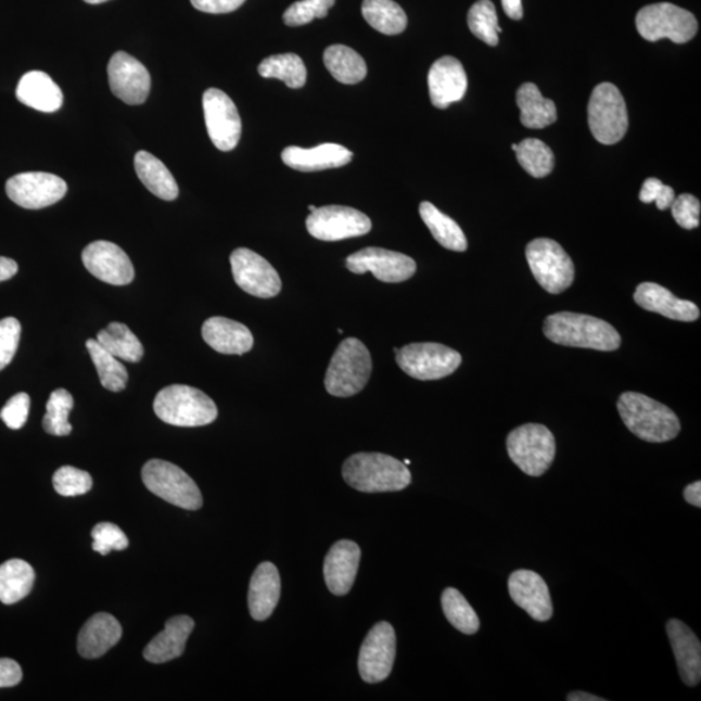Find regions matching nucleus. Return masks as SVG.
Returning <instances> with one entry per match:
<instances>
[{
	"label": "nucleus",
	"mask_w": 701,
	"mask_h": 701,
	"mask_svg": "<svg viewBox=\"0 0 701 701\" xmlns=\"http://www.w3.org/2000/svg\"><path fill=\"white\" fill-rule=\"evenodd\" d=\"M342 474L347 485L369 494L402 492L412 482V474L405 462L374 453L351 456L343 464Z\"/></svg>",
	"instance_id": "obj_1"
},
{
	"label": "nucleus",
	"mask_w": 701,
	"mask_h": 701,
	"mask_svg": "<svg viewBox=\"0 0 701 701\" xmlns=\"http://www.w3.org/2000/svg\"><path fill=\"white\" fill-rule=\"evenodd\" d=\"M544 333L557 345L566 347L590 348L597 351H616L621 346V335L611 323L597 317L559 313L548 316Z\"/></svg>",
	"instance_id": "obj_2"
},
{
	"label": "nucleus",
	"mask_w": 701,
	"mask_h": 701,
	"mask_svg": "<svg viewBox=\"0 0 701 701\" xmlns=\"http://www.w3.org/2000/svg\"><path fill=\"white\" fill-rule=\"evenodd\" d=\"M619 413L627 429L639 439L665 443L677 438L680 422L670 407L639 393L627 392L620 396Z\"/></svg>",
	"instance_id": "obj_3"
},
{
	"label": "nucleus",
	"mask_w": 701,
	"mask_h": 701,
	"mask_svg": "<svg viewBox=\"0 0 701 701\" xmlns=\"http://www.w3.org/2000/svg\"><path fill=\"white\" fill-rule=\"evenodd\" d=\"M158 419L181 428L206 426L217 419V407L207 394L187 385H171L158 392L154 402Z\"/></svg>",
	"instance_id": "obj_4"
},
{
	"label": "nucleus",
	"mask_w": 701,
	"mask_h": 701,
	"mask_svg": "<svg viewBox=\"0 0 701 701\" xmlns=\"http://www.w3.org/2000/svg\"><path fill=\"white\" fill-rule=\"evenodd\" d=\"M372 369V357L361 341H343L329 364L326 377L328 393L339 398H348L360 393L367 386Z\"/></svg>",
	"instance_id": "obj_5"
},
{
	"label": "nucleus",
	"mask_w": 701,
	"mask_h": 701,
	"mask_svg": "<svg viewBox=\"0 0 701 701\" xmlns=\"http://www.w3.org/2000/svg\"><path fill=\"white\" fill-rule=\"evenodd\" d=\"M509 458L531 477H540L551 468L557 441L551 430L540 423H526L508 434Z\"/></svg>",
	"instance_id": "obj_6"
},
{
	"label": "nucleus",
	"mask_w": 701,
	"mask_h": 701,
	"mask_svg": "<svg viewBox=\"0 0 701 701\" xmlns=\"http://www.w3.org/2000/svg\"><path fill=\"white\" fill-rule=\"evenodd\" d=\"M142 481L148 490L176 507L197 511L203 496L193 479L180 467L164 460H150L142 469Z\"/></svg>",
	"instance_id": "obj_7"
},
{
	"label": "nucleus",
	"mask_w": 701,
	"mask_h": 701,
	"mask_svg": "<svg viewBox=\"0 0 701 701\" xmlns=\"http://www.w3.org/2000/svg\"><path fill=\"white\" fill-rule=\"evenodd\" d=\"M588 125L595 140L603 144L619 143L629 129V115L620 90L610 82L594 89L588 102Z\"/></svg>",
	"instance_id": "obj_8"
},
{
	"label": "nucleus",
	"mask_w": 701,
	"mask_h": 701,
	"mask_svg": "<svg viewBox=\"0 0 701 701\" xmlns=\"http://www.w3.org/2000/svg\"><path fill=\"white\" fill-rule=\"evenodd\" d=\"M635 23L639 35L650 42L667 38L674 43H687L697 36L699 29L697 18L690 11L672 3L645 7L638 12Z\"/></svg>",
	"instance_id": "obj_9"
},
{
	"label": "nucleus",
	"mask_w": 701,
	"mask_h": 701,
	"mask_svg": "<svg viewBox=\"0 0 701 701\" xmlns=\"http://www.w3.org/2000/svg\"><path fill=\"white\" fill-rule=\"evenodd\" d=\"M526 259L535 280L550 294H561L572 286L574 264L566 251L550 238L527 244Z\"/></svg>",
	"instance_id": "obj_10"
},
{
	"label": "nucleus",
	"mask_w": 701,
	"mask_h": 701,
	"mask_svg": "<svg viewBox=\"0 0 701 701\" xmlns=\"http://www.w3.org/2000/svg\"><path fill=\"white\" fill-rule=\"evenodd\" d=\"M396 362L408 375L420 381H435L451 375L461 366L462 357L439 343H412L396 351Z\"/></svg>",
	"instance_id": "obj_11"
},
{
	"label": "nucleus",
	"mask_w": 701,
	"mask_h": 701,
	"mask_svg": "<svg viewBox=\"0 0 701 701\" xmlns=\"http://www.w3.org/2000/svg\"><path fill=\"white\" fill-rule=\"evenodd\" d=\"M7 195L17 206L42 209L61 202L68 191L63 178L44 171H26L10 178L5 183Z\"/></svg>",
	"instance_id": "obj_12"
},
{
	"label": "nucleus",
	"mask_w": 701,
	"mask_h": 701,
	"mask_svg": "<svg viewBox=\"0 0 701 701\" xmlns=\"http://www.w3.org/2000/svg\"><path fill=\"white\" fill-rule=\"evenodd\" d=\"M306 224L310 235L327 242L366 235L372 230V221L366 214L343 206L316 208L310 212Z\"/></svg>",
	"instance_id": "obj_13"
},
{
	"label": "nucleus",
	"mask_w": 701,
	"mask_h": 701,
	"mask_svg": "<svg viewBox=\"0 0 701 701\" xmlns=\"http://www.w3.org/2000/svg\"><path fill=\"white\" fill-rule=\"evenodd\" d=\"M204 118L212 143L220 151H231L240 143L241 116L235 104L224 91L212 88L203 95Z\"/></svg>",
	"instance_id": "obj_14"
},
{
	"label": "nucleus",
	"mask_w": 701,
	"mask_h": 701,
	"mask_svg": "<svg viewBox=\"0 0 701 701\" xmlns=\"http://www.w3.org/2000/svg\"><path fill=\"white\" fill-rule=\"evenodd\" d=\"M234 281L247 294L269 299L281 293L282 282L268 260L248 248H237L230 255Z\"/></svg>",
	"instance_id": "obj_15"
},
{
	"label": "nucleus",
	"mask_w": 701,
	"mask_h": 701,
	"mask_svg": "<svg viewBox=\"0 0 701 701\" xmlns=\"http://www.w3.org/2000/svg\"><path fill=\"white\" fill-rule=\"evenodd\" d=\"M346 268L355 275L372 272L377 280L399 283L412 279L418 266L412 257L379 247H368L349 255Z\"/></svg>",
	"instance_id": "obj_16"
},
{
	"label": "nucleus",
	"mask_w": 701,
	"mask_h": 701,
	"mask_svg": "<svg viewBox=\"0 0 701 701\" xmlns=\"http://www.w3.org/2000/svg\"><path fill=\"white\" fill-rule=\"evenodd\" d=\"M396 654L394 627L385 621L375 624L360 648L359 672L368 684L385 680L393 671Z\"/></svg>",
	"instance_id": "obj_17"
},
{
	"label": "nucleus",
	"mask_w": 701,
	"mask_h": 701,
	"mask_svg": "<svg viewBox=\"0 0 701 701\" xmlns=\"http://www.w3.org/2000/svg\"><path fill=\"white\" fill-rule=\"evenodd\" d=\"M82 263L89 272L105 283L125 286L135 280V267L129 256L117 244L97 241L82 251Z\"/></svg>",
	"instance_id": "obj_18"
},
{
	"label": "nucleus",
	"mask_w": 701,
	"mask_h": 701,
	"mask_svg": "<svg viewBox=\"0 0 701 701\" xmlns=\"http://www.w3.org/2000/svg\"><path fill=\"white\" fill-rule=\"evenodd\" d=\"M107 71L111 90L124 103L138 105L149 98L151 76L136 58L118 51L111 58Z\"/></svg>",
	"instance_id": "obj_19"
},
{
	"label": "nucleus",
	"mask_w": 701,
	"mask_h": 701,
	"mask_svg": "<svg viewBox=\"0 0 701 701\" xmlns=\"http://www.w3.org/2000/svg\"><path fill=\"white\" fill-rule=\"evenodd\" d=\"M508 590L521 610L538 623H546L553 616L550 588L538 573L520 569L509 575Z\"/></svg>",
	"instance_id": "obj_20"
},
{
	"label": "nucleus",
	"mask_w": 701,
	"mask_h": 701,
	"mask_svg": "<svg viewBox=\"0 0 701 701\" xmlns=\"http://www.w3.org/2000/svg\"><path fill=\"white\" fill-rule=\"evenodd\" d=\"M430 101L434 107L446 110L464 98L468 89V77L464 67L453 56H443L429 71L428 76Z\"/></svg>",
	"instance_id": "obj_21"
},
{
	"label": "nucleus",
	"mask_w": 701,
	"mask_h": 701,
	"mask_svg": "<svg viewBox=\"0 0 701 701\" xmlns=\"http://www.w3.org/2000/svg\"><path fill=\"white\" fill-rule=\"evenodd\" d=\"M361 551L353 540H340L330 548L323 562V577L330 592L343 597L354 586L359 571Z\"/></svg>",
	"instance_id": "obj_22"
},
{
	"label": "nucleus",
	"mask_w": 701,
	"mask_h": 701,
	"mask_svg": "<svg viewBox=\"0 0 701 701\" xmlns=\"http://www.w3.org/2000/svg\"><path fill=\"white\" fill-rule=\"evenodd\" d=\"M634 301L639 307L667 317V319L693 322L700 317V309L696 303L679 299L670 290L658 283H640L635 290Z\"/></svg>",
	"instance_id": "obj_23"
},
{
	"label": "nucleus",
	"mask_w": 701,
	"mask_h": 701,
	"mask_svg": "<svg viewBox=\"0 0 701 701\" xmlns=\"http://www.w3.org/2000/svg\"><path fill=\"white\" fill-rule=\"evenodd\" d=\"M666 632L680 678L687 686H698L701 679V645L697 634L676 619L667 621Z\"/></svg>",
	"instance_id": "obj_24"
},
{
	"label": "nucleus",
	"mask_w": 701,
	"mask_h": 701,
	"mask_svg": "<svg viewBox=\"0 0 701 701\" xmlns=\"http://www.w3.org/2000/svg\"><path fill=\"white\" fill-rule=\"evenodd\" d=\"M282 162L299 171H320L345 167L353 161V152L341 144L323 143L314 149L290 145L282 151Z\"/></svg>",
	"instance_id": "obj_25"
},
{
	"label": "nucleus",
	"mask_w": 701,
	"mask_h": 701,
	"mask_svg": "<svg viewBox=\"0 0 701 701\" xmlns=\"http://www.w3.org/2000/svg\"><path fill=\"white\" fill-rule=\"evenodd\" d=\"M123 637V627L110 613H97L86 621L78 634L77 650L84 659H98L115 647Z\"/></svg>",
	"instance_id": "obj_26"
},
{
	"label": "nucleus",
	"mask_w": 701,
	"mask_h": 701,
	"mask_svg": "<svg viewBox=\"0 0 701 701\" xmlns=\"http://www.w3.org/2000/svg\"><path fill=\"white\" fill-rule=\"evenodd\" d=\"M281 597L279 569L272 562H262L250 582L248 608L256 621H266L276 610Z\"/></svg>",
	"instance_id": "obj_27"
},
{
	"label": "nucleus",
	"mask_w": 701,
	"mask_h": 701,
	"mask_svg": "<svg viewBox=\"0 0 701 701\" xmlns=\"http://www.w3.org/2000/svg\"><path fill=\"white\" fill-rule=\"evenodd\" d=\"M202 335L209 347L224 355H243L254 346L250 329L227 317H211L203 323Z\"/></svg>",
	"instance_id": "obj_28"
},
{
	"label": "nucleus",
	"mask_w": 701,
	"mask_h": 701,
	"mask_svg": "<svg viewBox=\"0 0 701 701\" xmlns=\"http://www.w3.org/2000/svg\"><path fill=\"white\" fill-rule=\"evenodd\" d=\"M194 627V620L189 616L171 617L165 624V629L144 648L143 658L152 664H164L182 657Z\"/></svg>",
	"instance_id": "obj_29"
},
{
	"label": "nucleus",
	"mask_w": 701,
	"mask_h": 701,
	"mask_svg": "<svg viewBox=\"0 0 701 701\" xmlns=\"http://www.w3.org/2000/svg\"><path fill=\"white\" fill-rule=\"evenodd\" d=\"M16 97L28 107L48 114L61 110L64 101L61 88L52 81L48 73L39 71L26 73L20 79Z\"/></svg>",
	"instance_id": "obj_30"
},
{
	"label": "nucleus",
	"mask_w": 701,
	"mask_h": 701,
	"mask_svg": "<svg viewBox=\"0 0 701 701\" xmlns=\"http://www.w3.org/2000/svg\"><path fill=\"white\" fill-rule=\"evenodd\" d=\"M135 168L138 178L152 194L167 202L177 200L180 190H178L175 177L156 156L148 151L137 152Z\"/></svg>",
	"instance_id": "obj_31"
},
{
	"label": "nucleus",
	"mask_w": 701,
	"mask_h": 701,
	"mask_svg": "<svg viewBox=\"0 0 701 701\" xmlns=\"http://www.w3.org/2000/svg\"><path fill=\"white\" fill-rule=\"evenodd\" d=\"M518 105L521 111V123L528 129H545L557 123V105L541 95L537 85L527 82L518 90Z\"/></svg>",
	"instance_id": "obj_32"
},
{
	"label": "nucleus",
	"mask_w": 701,
	"mask_h": 701,
	"mask_svg": "<svg viewBox=\"0 0 701 701\" xmlns=\"http://www.w3.org/2000/svg\"><path fill=\"white\" fill-rule=\"evenodd\" d=\"M36 573L28 562L12 559L0 565V601L15 604L28 597L35 586Z\"/></svg>",
	"instance_id": "obj_33"
},
{
	"label": "nucleus",
	"mask_w": 701,
	"mask_h": 701,
	"mask_svg": "<svg viewBox=\"0 0 701 701\" xmlns=\"http://www.w3.org/2000/svg\"><path fill=\"white\" fill-rule=\"evenodd\" d=\"M420 216L422 221L434 237V240L441 244L442 247L456 251V253H464L468 248V241L464 231L459 227V224L453 220L451 217L442 214V212L429 202L420 204Z\"/></svg>",
	"instance_id": "obj_34"
},
{
	"label": "nucleus",
	"mask_w": 701,
	"mask_h": 701,
	"mask_svg": "<svg viewBox=\"0 0 701 701\" xmlns=\"http://www.w3.org/2000/svg\"><path fill=\"white\" fill-rule=\"evenodd\" d=\"M323 63L336 81L346 85L359 84L367 76V63L347 46L333 44L323 52Z\"/></svg>",
	"instance_id": "obj_35"
},
{
	"label": "nucleus",
	"mask_w": 701,
	"mask_h": 701,
	"mask_svg": "<svg viewBox=\"0 0 701 701\" xmlns=\"http://www.w3.org/2000/svg\"><path fill=\"white\" fill-rule=\"evenodd\" d=\"M361 12L367 23L382 35H400L407 28L406 12L393 0H364Z\"/></svg>",
	"instance_id": "obj_36"
},
{
	"label": "nucleus",
	"mask_w": 701,
	"mask_h": 701,
	"mask_svg": "<svg viewBox=\"0 0 701 701\" xmlns=\"http://www.w3.org/2000/svg\"><path fill=\"white\" fill-rule=\"evenodd\" d=\"M97 341L118 360L138 362L144 354L141 341L122 322H111L98 333Z\"/></svg>",
	"instance_id": "obj_37"
},
{
	"label": "nucleus",
	"mask_w": 701,
	"mask_h": 701,
	"mask_svg": "<svg viewBox=\"0 0 701 701\" xmlns=\"http://www.w3.org/2000/svg\"><path fill=\"white\" fill-rule=\"evenodd\" d=\"M86 347H88L103 387L114 393L123 392L129 380L128 370L124 364L99 345L95 340L86 341Z\"/></svg>",
	"instance_id": "obj_38"
},
{
	"label": "nucleus",
	"mask_w": 701,
	"mask_h": 701,
	"mask_svg": "<svg viewBox=\"0 0 701 701\" xmlns=\"http://www.w3.org/2000/svg\"><path fill=\"white\" fill-rule=\"evenodd\" d=\"M259 75L264 78L281 79L290 89H301L307 81L306 64L295 54L264 59L259 65Z\"/></svg>",
	"instance_id": "obj_39"
},
{
	"label": "nucleus",
	"mask_w": 701,
	"mask_h": 701,
	"mask_svg": "<svg viewBox=\"0 0 701 701\" xmlns=\"http://www.w3.org/2000/svg\"><path fill=\"white\" fill-rule=\"evenodd\" d=\"M442 608L448 623L462 634L473 635L480 630V619L472 606L459 590L448 587L442 594Z\"/></svg>",
	"instance_id": "obj_40"
},
{
	"label": "nucleus",
	"mask_w": 701,
	"mask_h": 701,
	"mask_svg": "<svg viewBox=\"0 0 701 701\" xmlns=\"http://www.w3.org/2000/svg\"><path fill=\"white\" fill-rule=\"evenodd\" d=\"M514 152L521 167L535 178H544L553 170V152L537 138H526V140L518 144Z\"/></svg>",
	"instance_id": "obj_41"
},
{
	"label": "nucleus",
	"mask_w": 701,
	"mask_h": 701,
	"mask_svg": "<svg viewBox=\"0 0 701 701\" xmlns=\"http://www.w3.org/2000/svg\"><path fill=\"white\" fill-rule=\"evenodd\" d=\"M75 406L73 396L65 388H58L50 395L43 418L44 432L51 435L65 436L72 433L69 413Z\"/></svg>",
	"instance_id": "obj_42"
},
{
	"label": "nucleus",
	"mask_w": 701,
	"mask_h": 701,
	"mask_svg": "<svg viewBox=\"0 0 701 701\" xmlns=\"http://www.w3.org/2000/svg\"><path fill=\"white\" fill-rule=\"evenodd\" d=\"M469 29L475 37L488 46L499 43V33L501 28L496 15L495 5L492 0H479L468 12Z\"/></svg>",
	"instance_id": "obj_43"
},
{
	"label": "nucleus",
	"mask_w": 701,
	"mask_h": 701,
	"mask_svg": "<svg viewBox=\"0 0 701 701\" xmlns=\"http://www.w3.org/2000/svg\"><path fill=\"white\" fill-rule=\"evenodd\" d=\"M55 492L62 496H79L89 493L92 487V479L88 472L75 467L65 466L52 477Z\"/></svg>",
	"instance_id": "obj_44"
},
{
	"label": "nucleus",
	"mask_w": 701,
	"mask_h": 701,
	"mask_svg": "<svg viewBox=\"0 0 701 701\" xmlns=\"http://www.w3.org/2000/svg\"><path fill=\"white\" fill-rule=\"evenodd\" d=\"M335 0H301L291 4L283 13V22L289 26H302L315 18H326Z\"/></svg>",
	"instance_id": "obj_45"
},
{
	"label": "nucleus",
	"mask_w": 701,
	"mask_h": 701,
	"mask_svg": "<svg viewBox=\"0 0 701 701\" xmlns=\"http://www.w3.org/2000/svg\"><path fill=\"white\" fill-rule=\"evenodd\" d=\"M92 550L101 555H109L111 551H123L129 546L127 535L111 522H101L92 528Z\"/></svg>",
	"instance_id": "obj_46"
},
{
	"label": "nucleus",
	"mask_w": 701,
	"mask_h": 701,
	"mask_svg": "<svg viewBox=\"0 0 701 701\" xmlns=\"http://www.w3.org/2000/svg\"><path fill=\"white\" fill-rule=\"evenodd\" d=\"M22 323L15 317L0 320V370H3L16 355Z\"/></svg>",
	"instance_id": "obj_47"
},
{
	"label": "nucleus",
	"mask_w": 701,
	"mask_h": 701,
	"mask_svg": "<svg viewBox=\"0 0 701 701\" xmlns=\"http://www.w3.org/2000/svg\"><path fill=\"white\" fill-rule=\"evenodd\" d=\"M672 215L680 228L691 230L700 225V202L697 196L683 194L672 203Z\"/></svg>",
	"instance_id": "obj_48"
},
{
	"label": "nucleus",
	"mask_w": 701,
	"mask_h": 701,
	"mask_svg": "<svg viewBox=\"0 0 701 701\" xmlns=\"http://www.w3.org/2000/svg\"><path fill=\"white\" fill-rule=\"evenodd\" d=\"M30 398L28 394L20 393L5 403L0 411V419L12 430L22 429L28 421Z\"/></svg>",
	"instance_id": "obj_49"
},
{
	"label": "nucleus",
	"mask_w": 701,
	"mask_h": 701,
	"mask_svg": "<svg viewBox=\"0 0 701 701\" xmlns=\"http://www.w3.org/2000/svg\"><path fill=\"white\" fill-rule=\"evenodd\" d=\"M639 200L646 204L657 202L658 208L665 211L671 208L673 201L676 200V193L658 178H647L641 187Z\"/></svg>",
	"instance_id": "obj_50"
},
{
	"label": "nucleus",
	"mask_w": 701,
	"mask_h": 701,
	"mask_svg": "<svg viewBox=\"0 0 701 701\" xmlns=\"http://www.w3.org/2000/svg\"><path fill=\"white\" fill-rule=\"evenodd\" d=\"M244 2H246V0H191V4H193L196 10L206 13H215V15L233 12L240 9Z\"/></svg>",
	"instance_id": "obj_51"
},
{
	"label": "nucleus",
	"mask_w": 701,
	"mask_h": 701,
	"mask_svg": "<svg viewBox=\"0 0 701 701\" xmlns=\"http://www.w3.org/2000/svg\"><path fill=\"white\" fill-rule=\"evenodd\" d=\"M23 671L15 660L0 659V689L22 683Z\"/></svg>",
	"instance_id": "obj_52"
},
{
	"label": "nucleus",
	"mask_w": 701,
	"mask_h": 701,
	"mask_svg": "<svg viewBox=\"0 0 701 701\" xmlns=\"http://www.w3.org/2000/svg\"><path fill=\"white\" fill-rule=\"evenodd\" d=\"M18 272V266L15 260L9 257L0 256V282L9 281Z\"/></svg>",
	"instance_id": "obj_53"
},
{
	"label": "nucleus",
	"mask_w": 701,
	"mask_h": 701,
	"mask_svg": "<svg viewBox=\"0 0 701 701\" xmlns=\"http://www.w3.org/2000/svg\"><path fill=\"white\" fill-rule=\"evenodd\" d=\"M685 500L693 507H701V482L697 481L693 484L686 486L684 492Z\"/></svg>",
	"instance_id": "obj_54"
},
{
	"label": "nucleus",
	"mask_w": 701,
	"mask_h": 701,
	"mask_svg": "<svg viewBox=\"0 0 701 701\" xmlns=\"http://www.w3.org/2000/svg\"><path fill=\"white\" fill-rule=\"evenodd\" d=\"M502 10H505L506 15L513 20H521L524 16V10H522V0H501Z\"/></svg>",
	"instance_id": "obj_55"
},
{
	"label": "nucleus",
	"mask_w": 701,
	"mask_h": 701,
	"mask_svg": "<svg viewBox=\"0 0 701 701\" xmlns=\"http://www.w3.org/2000/svg\"><path fill=\"white\" fill-rule=\"evenodd\" d=\"M569 701H604L606 699L595 697L592 693L584 692V691H575L572 693H569L568 698Z\"/></svg>",
	"instance_id": "obj_56"
},
{
	"label": "nucleus",
	"mask_w": 701,
	"mask_h": 701,
	"mask_svg": "<svg viewBox=\"0 0 701 701\" xmlns=\"http://www.w3.org/2000/svg\"><path fill=\"white\" fill-rule=\"evenodd\" d=\"M84 2L89 4H102L109 2V0H84Z\"/></svg>",
	"instance_id": "obj_57"
},
{
	"label": "nucleus",
	"mask_w": 701,
	"mask_h": 701,
	"mask_svg": "<svg viewBox=\"0 0 701 701\" xmlns=\"http://www.w3.org/2000/svg\"><path fill=\"white\" fill-rule=\"evenodd\" d=\"M515 149H518V144L513 143L512 144V150L515 151Z\"/></svg>",
	"instance_id": "obj_58"
},
{
	"label": "nucleus",
	"mask_w": 701,
	"mask_h": 701,
	"mask_svg": "<svg viewBox=\"0 0 701 701\" xmlns=\"http://www.w3.org/2000/svg\"><path fill=\"white\" fill-rule=\"evenodd\" d=\"M405 464H406V466L411 464V460H406V461H405Z\"/></svg>",
	"instance_id": "obj_59"
},
{
	"label": "nucleus",
	"mask_w": 701,
	"mask_h": 701,
	"mask_svg": "<svg viewBox=\"0 0 701 701\" xmlns=\"http://www.w3.org/2000/svg\"><path fill=\"white\" fill-rule=\"evenodd\" d=\"M308 208H309L310 212H314L316 209L315 206H309Z\"/></svg>",
	"instance_id": "obj_60"
}]
</instances>
